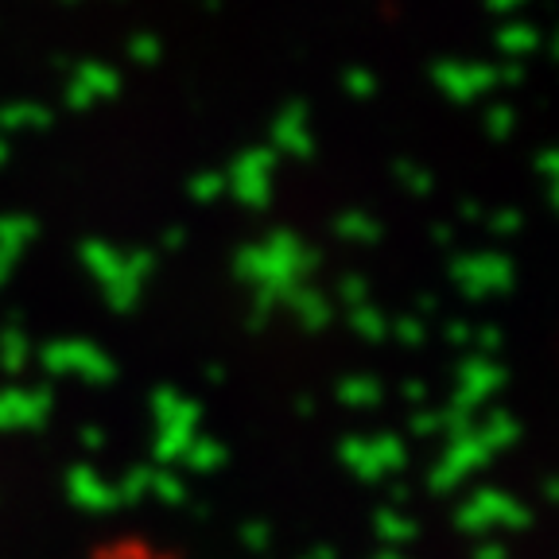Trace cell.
Returning <instances> with one entry per match:
<instances>
[{
  "label": "cell",
  "instance_id": "obj_1",
  "mask_svg": "<svg viewBox=\"0 0 559 559\" xmlns=\"http://www.w3.org/2000/svg\"><path fill=\"white\" fill-rule=\"evenodd\" d=\"M90 559H171V556L159 544L144 540V536H121V540L102 544Z\"/></svg>",
  "mask_w": 559,
  "mask_h": 559
}]
</instances>
